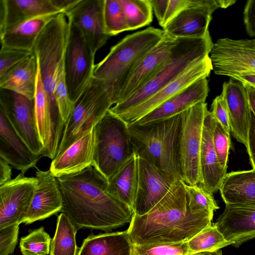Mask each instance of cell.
<instances>
[{
    "label": "cell",
    "mask_w": 255,
    "mask_h": 255,
    "mask_svg": "<svg viewBox=\"0 0 255 255\" xmlns=\"http://www.w3.org/2000/svg\"><path fill=\"white\" fill-rule=\"evenodd\" d=\"M56 179L62 198L61 212L77 231L108 232L131 222V210L108 193L107 180L93 165Z\"/></svg>",
    "instance_id": "cell-1"
},
{
    "label": "cell",
    "mask_w": 255,
    "mask_h": 255,
    "mask_svg": "<svg viewBox=\"0 0 255 255\" xmlns=\"http://www.w3.org/2000/svg\"><path fill=\"white\" fill-rule=\"evenodd\" d=\"M213 215L192 207L185 183L177 179L148 212L132 214L127 231L134 245L185 242L211 225Z\"/></svg>",
    "instance_id": "cell-2"
},
{
    "label": "cell",
    "mask_w": 255,
    "mask_h": 255,
    "mask_svg": "<svg viewBox=\"0 0 255 255\" xmlns=\"http://www.w3.org/2000/svg\"><path fill=\"white\" fill-rule=\"evenodd\" d=\"M128 125L135 155L172 178L182 180L178 157L181 114L148 124Z\"/></svg>",
    "instance_id": "cell-3"
},
{
    "label": "cell",
    "mask_w": 255,
    "mask_h": 255,
    "mask_svg": "<svg viewBox=\"0 0 255 255\" xmlns=\"http://www.w3.org/2000/svg\"><path fill=\"white\" fill-rule=\"evenodd\" d=\"M163 29L149 27L127 35L112 46L107 56L95 65L94 78L103 81L112 102L139 63L160 42Z\"/></svg>",
    "instance_id": "cell-4"
},
{
    "label": "cell",
    "mask_w": 255,
    "mask_h": 255,
    "mask_svg": "<svg viewBox=\"0 0 255 255\" xmlns=\"http://www.w3.org/2000/svg\"><path fill=\"white\" fill-rule=\"evenodd\" d=\"M210 33L197 38H177L167 62L144 85L109 112L119 116L148 100L197 60L208 56L213 46Z\"/></svg>",
    "instance_id": "cell-5"
},
{
    "label": "cell",
    "mask_w": 255,
    "mask_h": 255,
    "mask_svg": "<svg viewBox=\"0 0 255 255\" xmlns=\"http://www.w3.org/2000/svg\"><path fill=\"white\" fill-rule=\"evenodd\" d=\"M70 25V21L66 14L64 12L58 13L40 34L33 49L49 104L55 113L60 115L54 91L58 74L64 67Z\"/></svg>",
    "instance_id": "cell-6"
},
{
    "label": "cell",
    "mask_w": 255,
    "mask_h": 255,
    "mask_svg": "<svg viewBox=\"0 0 255 255\" xmlns=\"http://www.w3.org/2000/svg\"><path fill=\"white\" fill-rule=\"evenodd\" d=\"M93 133V165L108 181L135 154L128 125L109 111Z\"/></svg>",
    "instance_id": "cell-7"
},
{
    "label": "cell",
    "mask_w": 255,
    "mask_h": 255,
    "mask_svg": "<svg viewBox=\"0 0 255 255\" xmlns=\"http://www.w3.org/2000/svg\"><path fill=\"white\" fill-rule=\"evenodd\" d=\"M113 105L111 92L105 83L93 77L74 103L71 115L64 124L55 157L92 131Z\"/></svg>",
    "instance_id": "cell-8"
},
{
    "label": "cell",
    "mask_w": 255,
    "mask_h": 255,
    "mask_svg": "<svg viewBox=\"0 0 255 255\" xmlns=\"http://www.w3.org/2000/svg\"><path fill=\"white\" fill-rule=\"evenodd\" d=\"M205 102L198 103L181 113L178 157L182 180L187 185L201 183L200 155Z\"/></svg>",
    "instance_id": "cell-9"
},
{
    "label": "cell",
    "mask_w": 255,
    "mask_h": 255,
    "mask_svg": "<svg viewBox=\"0 0 255 255\" xmlns=\"http://www.w3.org/2000/svg\"><path fill=\"white\" fill-rule=\"evenodd\" d=\"M70 22L64 70L68 94L74 104L94 77L95 54L78 29Z\"/></svg>",
    "instance_id": "cell-10"
},
{
    "label": "cell",
    "mask_w": 255,
    "mask_h": 255,
    "mask_svg": "<svg viewBox=\"0 0 255 255\" xmlns=\"http://www.w3.org/2000/svg\"><path fill=\"white\" fill-rule=\"evenodd\" d=\"M234 0H190L189 5L163 28L165 33L175 38L204 37L213 12L235 4Z\"/></svg>",
    "instance_id": "cell-11"
},
{
    "label": "cell",
    "mask_w": 255,
    "mask_h": 255,
    "mask_svg": "<svg viewBox=\"0 0 255 255\" xmlns=\"http://www.w3.org/2000/svg\"><path fill=\"white\" fill-rule=\"evenodd\" d=\"M0 111L31 150L42 155L43 146L37 129L34 99L0 89Z\"/></svg>",
    "instance_id": "cell-12"
},
{
    "label": "cell",
    "mask_w": 255,
    "mask_h": 255,
    "mask_svg": "<svg viewBox=\"0 0 255 255\" xmlns=\"http://www.w3.org/2000/svg\"><path fill=\"white\" fill-rule=\"evenodd\" d=\"M217 75L229 77L244 72L255 73V47L253 39L220 38L209 54Z\"/></svg>",
    "instance_id": "cell-13"
},
{
    "label": "cell",
    "mask_w": 255,
    "mask_h": 255,
    "mask_svg": "<svg viewBox=\"0 0 255 255\" xmlns=\"http://www.w3.org/2000/svg\"><path fill=\"white\" fill-rule=\"evenodd\" d=\"M20 172L0 185V229L22 223L30 207L37 183L36 177Z\"/></svg>",
    "instance_id": "cell-14"
},
{
    "label": "cell",
    "mask_w": 255,
    "mask_h": 255,
    "mask_svg": "<svg viewBox=\"0 0 255 255\" xmlns=\"http://www.w3.org/2000/svg\"><path fill=\"white\" fill-rule=\"evenodd\" d=\"M212 70L209 55L201 58L154 96L119 117L128 124L135 122L194 82L207 78Z\"/></svg>",
    "instance_id": "cell-15"
},
{
    "label": "cell",
    "mask_w": 255,
    "mask_h": 255,
    "mask_svg": "<svg viewBox=\"0 0 255 255\" xmlns=\"http://www.w3.org/2000/svg\"><path fill=\"white\" fill-rule=\"evenodd\" d=\"M137 166V187L132 214L141 216L148 212L167 194L176 180L139 157Z\"/></svg>",
    "instance_id": "cell-16"
},
{
    "label": "cell",
    "mask_w": 255,
    "mask_h": 255,
    "mask_svg": "<svg viewBox=\"0 0 255 255\" xmlns=\"http://www.w3.org/2000/svg\"><path fill=\"white\" fill-rule=\"evenodd\" d=\"M104 4V0H80L64 12L80 31L95 54L111 37L105 31Z\"/></svg>",
    "instance_id": "cell-17"
},
{
    "label": "cell",
    "mask_w": 255,
    "mask_h": 255,
    "mask_svg": "<svg viewBox=\"0 0 255 255\" xmlns=\"http://www.w3.org/2000/svg\"><path fill=\"white\" fill-rule=\"evenodd\" d=\"M176 42L177 38L165 33L160 42L143 58L129 76L116 96L114 105L130 96L160 70L170 58Z\"/></svg>",
    "instance_id": "cell-18"
},
{
    "label": "cell",
    "mask_w": 255,
    "mask_h": 255,
    "mask_svg": "<svg viewBox=\"0 0 255 255\" xmlns=\"http://www.w3.org/2000/svg\"><path fill=\"white\" fill-rule=\"evenodd\" d=\"M236 248L255 238V202L227 204L214 223Z\"/></svg>",
    "instance_id": "cell-19"
},
{
    "label": "cell",
    "mask_w": 255,
    "mask_h": 255,
    "mask_svg": "<svg viewBox=\"0 0 255 255\" xmlns=\"http://www.w3.org/2000/svg\"><path fill=\"white\" fill-rule=\"evenodd\" d=\"M37 183L33 198L22 223L29 225L56 215L62 211L63 202L56 178L50 170L37 168Z\"/></svg>",
    "instance_id": "cell-20"
},
{
    "label": "cell",
    "mask_w": 255,
    "mask_h": 255,
    "mask_svg": "<svg viewBox=\"0 0 255 255\" xmlns=\"http://www.w3.org/2000/svg\"><path fill=\"white\" fill-rule=\"evenodd\" d=\"M216 120L211 112L205 110L200 155L201 183L200 185L212 194L220 189L227 170L220 164L213 140Z\"/></svg>",
    "instance_id": "cell-21"
},
{
    "label": "cell",
    "mask_w": 255,
    "mask_h": 255,
    "mask_svg": "<svg viewBox=\"0 0 255 255\" xmlns=\"http://www.w3.org/2000/svg\"><path fill=\"white\" fill-rule=\"evenodd\" d=\"M221 94L227 105L232 134L247 147L252 111L246 88L232 78L223 83Z\"/></svg>",
    "instance_id": "cell-22"
},
{
    "label": "cell",
    "mask_w": 255,
    "mask_h": 255,
    "mask_svg": "<svg viewBox=\"0 0 255 255\" xmlns=\"http://www.w3.org/2000/svg\"><path fill=\"white\" fill-rule=\"evenodd\" d=\"M41 156L31 150L0 111V158L25 173L36 167Z\"/></svg>",
    "instance_id": "cell-23"
},
{
    "label": "cell",
    "mask_w": 255,
    "mask_h": 255,
    "mask_svg": "<svg viewBox=\"0 0 255 255\" xmlns=\"http://www.w3.org/2000/svg\"><path fill=\"white\" fill-rule=\"evenodd\" d=\"M209 90L207 78H201L135 122L145 124L180 114L198 103L205 102Z\"/></svg>",
    "instance_id": "cell-24"
},
{
    "label": "cell",
    "mask_w": 255,
    "mask_h": 255,
    "mask_svg": "<svg viewBox=\"0 0 255 255\" xmlns=\"http://www.w3.org/2000/svg\"><path fill=\"white\" fill-rule=\"evenodd\" d=\"M93 130L52 159L49 170L56 178L79 172L93 165Z\"/></svg>",
    "instance_id": "cell-25"
},
{
    "label": "cell",
    "mask_w": 255,
    "mask_h": 255,
    "mask_svg": "<svg viewBox=\"0 0 255 255\" xmlns=\"http://www.w3.org/2000/svg\"><path fill=\"white\" fill-rule=\"evenodd\" d=\"M60 12L50 0H0V33L31 18Z\"/></svg>",
    "instance_id": "cell-26"
},
{
    "label": "cell",
    "mask_w": 255,
    "mask_h": 255,
    "mask_svg": "<svg viewBox=\"0 0 255 255\" xmlns=\"http://www.w3.org/2000/svg\"><path fill=\"white\" fill-rule=\"evenodd\" d=\"M58 13H49L31 18L0 33L1 48L17 49L33 52L39 35Z\"/></svg>",
    "instance_id": "cell-27"
},
{
    "label": "cell",
    "mask_w": 255,
    "mask_h": 255,
    "mask_svg": "<svg viewBox=\"0 0 255 255\" xmlns=\"http://www.w3.org/2000/svg\"><path fill=\"white\" fill-rule=\"evenodd\" d=\"M37 74V61L33 53L0 76V89L12 91L33 100Z\"/></svg>",
    "instance_id": "cell-28"
},
{
    "label": "cell",
    "mask_w": 255,
    "mask_h": 255,
    "mask_svg": "<svg viewBox=\"0 0 255 255\" xmlns=\"http://www.w3.org/2000/svg\"><path fill=\"white\" fill-rule=\"evenodd\" d=\"M133 249L126 230L90 235L83 241L77 255H133Z\"/></svg>",
    "instance_id": "cell-29"
},
{
    "label": "cell",
    "mask_w": 255,
    "mask_h": 255,
    "mask_svg": "<svg viewBox=\"0 0 255 255\" xmlns=\"http://www.w3.org/2000/svg\"><path fill=\"white\" fill-rule=\"evenodd\" d=\"M219 190L225 204L255 202V170L227 173Z\"/></svg>",
    "instance_id": "cell-30"
},
{
    "label": "cell",
    "mask_w": 255,
    "mask_h": 255,
    "mask_svg": "<svg viewBox=\"0 0 255 255\" xmlns=\"http://www.w3.org/2000/svg\"><path fill=\"white\" fill-rule=\"evenodd\" d=\"M137 181V156L135 154L108 181L107 190L132 211Z\"/></svg>",
    "instance_id": "cell-31"
},
{
    "label": "cell",
    "mask_w": 255,
    "mask_h": 255,
    "mask_svg": "<svg viewBox=\"0 0 255 255\" xmlns=\"http://www.w3.org/2000/svg\"><path fill=\"white\" fill-rule=\"evenodd\" d=\"M77 230L64 213L57 217L54 236L51 240L50 255H77Z\"/></svg>",
    "instance_id": "cell-32"
},
{
    "label": "cell",
    "mask_w": 255,
    "mask_h": 255,
    "mask_svg": "<svg viewBox=\"0 0 255 255\" xmlns=\"http://www.w3.org/2000/svg\"><path fill=\"white\" fill-rule=\"evenodd\" d=\"M190 255L203 252H214L232 245L214 224L206 227L188 241Z\"/></svg>",
    "instance_id": "cell-33"
},
{
    "label": "cell",
    "mask_w": 255,
    "mask_h": 255,
    "mask_svg": "<svg viewBox=\"0 0 255 255\" xmlns=\"http://www.w3.org/2000/svg\"><path fill=\"white\" fill-rule=\"evenodd\" d=\"M129 30L149 25L152 21L149 0H121Z\"/></svg>",
    "instance_id": "cell-34"
},
{
    "label": "cell",
    "mask_w": 255,
    "mask_h": 255,
    "mask_svg": "<svg viewBox=\"0 0 255 255\" xmlns=\"http://www.w3.org/2000/svg\"><path fill=\"white\" fill-rule=\"evenodd\" d=\"M104 20L106 32L111 37L129 30L121 0H104Z\"/></svg>",
    "instance_id": "cell-35"
},
{
    "label": "cell",
    "mask_w": 255,
    "mask_h": 255,
    "mask_svg": "<svg viewBox=\"0 0 255 255\" xmlns=\"http://www.w3.org/2000/svg\"><path fill=\"white\" fill-rule=\"evenodd\" d=\"M51 238L41 227L20 239L19 248L23 255H47L50 254Z\"/></svg>",
    "instance_id": "cell-36"
},
{
    "label": "cell",
    "mask_w": 255,
    "mask_h": 255,
    "mask_svg": "<svg viewBox=\"0 0 255 255\" xmlns=\"http://www.w3.org/2000/svg\"><path fill=\"white\" fill-rule=\"evenodd\" d=\"M187 242L134 245L133 255H189Z\"/></svg>",
    "instance_id": "cell-37"
},
{
    "label": "cell",
    "mask_w": 255,
    "mask_h": 255,
    "mask_svg": "<svg viewBox=\"0 0 255 255\" xmlns=\"http://www.w3.org/2000/svg\"><path fill=\"white\" fill-rule=\"evenodd\" d=\"M54 96L61 116L65 124L71 115L74 104L71 100L68 94L64 67L60 71L57 77Z\"/></svg>",
    "instance_id": "cell-38"
},
{
    "label": "cell",
    "mask_w": 255,
    "mask_h": 255,
    "mask_svg": "<svg viewBox=\"0 0 255 255\" xmlns=\"http://www.w3.org/2000/svg\"><path fill=\"white\" fill-rule=\"evenodd\" d=\"M190 204L199 209L214 212L220 207L213 194L205 190L200 184L189 185L185 183Z\"/></svg>",
    "instance_id": "cell-39"
},
{
    "label": "cell",
    "mask_w": 255,
    "mask_h": 255,
    "mask_svg": "<svg viewBox=\"0 0 255 255\" xmlns=\"http://www.w3.org/2000/svg\"><path fill=\"white\" fill-rule=\"evenodd\" d=\"M213 140L219 162L221 166L227 170L228 155L231 143L230 133L228 132L216 121Z\"/></svg>",
    "instance_id": "cell-40"
},
{
    "label": "cell",
    "mask_w": 255,
    "mask_h": 255,
    "mask_svg": "<svg viewBox=\"0 0 255 255\" xmlns=\"http://www.w3.org/2000/svg\"><path fill=\"white\" fill-rule=\"evenodd\" d=\"M33 53L32 52L27 50L0 48V76Z\"/></svg>",
    "instance_id": "cell-41"
},
{
    "label": "cell",
    "mask_w": 255,
    "mask_h": 255,
    "mask_svg": "<svg viewBox=\"0 0 255 255\" xmlns=\"http://www.w3.org/2000/svg\"><path fill=\"white\" fill-rule=\"evenodd\" d=\"M19 224L0 229V255H12L17 243Z\"/></svg>",
    "instance_id": "cell-42"
},
{
    "label": "cell",
    "mask_w": 255,
    "mask_h": 255,
    "mask_svg": "<svg viewBox=\"0 0 255 255\" xmlns=\"http://www.w3.org/2000/svg\"><path fill=\"white\" fill-rule=\"evenodd\" d=\"M211 109V112L216 121L219 122L228 132L230 133L229 111L226 100L222 94L213 100Z\"/></svg>",
    "instance_id": "cell-43"
},
{
    "label": "cell",
    "mask_w": 255,
    "mask_h": 255,
    "mask_svg": "<svg viewBox=\"0 0 255 255\" xmlns=\"http://www.w3.org/2000/svg\"><path fill=\"white\" fill-rule=\"evenodd\" d=\"M243 15L248 34L255 38V0H249L246 2Z\"/></svg>",
    "instance_id": "cell-44"
},
{
    "label": "cell",
    "mask_w": 255,
    "mask_h": 255,
    "mask_svg": "<svg viewBox=\"0 0 255 255\" xmlns=\"http://www.w3.org/2000/svg\"><path fill=\"white\" fill-rule=\"evenodd\" d=\"M190 0H169L163 27L181 11L186 8Z\"/></svg>",
    "instance_id": "cell-45"
},
{
    "label": "cell",
    "mask_w": 255,
    "mask_h": 255,
    "mask_svg": "<svg viewBox=\"0 0 255 255\" xmlns=\"http://www.w3.org/2000/svg\"><path fill=\"white\" fill-rule=\"evenodd\" d=\"M246 148L253 169L255 170V116L252 112L251 113L248 136V144Z\"/></svg>",
    "instance_id": "cell-46"
},
{
    "label": "cell",
    "mask_w": 255,
    "mask_h": 255,
    "mask_svg": "<svg viewBox=\"0 0 255 255\" xmlns=\"http://www.w3.org/2000/svg\"><path fill=\"white\" fill-rule=\"evenodd\" d=\"M152 10L160 26L163 27L169 0H149Z\"/></svg>",
    "instance_id": "cell-47"
},
{
    "label": "cell",
    "mask_w": 255,
    "mask_h": 255,
    "mask_svg": "<svg viewBox=\"0 0 255 255\" xmlns=\"http://www.w3.org/2000/svg\"><path fill=\"white\" fill-rule=\"evenodd\" d=\"M229 77L242 83L255 87V73L254 72H240L231 75Z\"/></svg>",
    "instance_id": "cell-48"
},
{
    "label": "cell",
    "mask_w": 255,
    "mask_h": 255,
    "mask_svg": "<svg viewBox=\"0 0 255 255\" xmlns=\"http://www.w3.org/2000/svg\"><path fill=\"white\" fill-rule=\"evenodd\" d=\"M11 167L6 161L0 158V185L11 179Z\"/></svg>",
    "instance_id": "cell-49"
},
{
    "label": "cell",
    "mask_w": 255,
    "mask_h": 255,
    "mask_svg": "<svg viewBox=\"0 0 255 255\" xmlns=\"http://www.w3.org/2000/svg\"><path fill=\"white\" fill-rule=\"evenodd\" d=\"M54 7L61 12H65L76 5L80 0H50Z\"/></svg>",
    "instance_id": "cell-50"
},
{
    "label": "cell",
    "mask_w": 255,
    "mask_h": 255,
    "mask_svg": "<svg viewBox=\"0 0 255 255\" xmlns=\"http://www.w3.org/2000/svg\"><path fill=\"white\" fill-rule=\"evenodd\" d=\"M246 88L251 110L255 116V87L243 84Z\"/></svg>",
    "instance_id": "cell-51"
},
{
    "label": "cell",
    "mask_w": 255,
    "mask_h": 255,
    "mask_svg": "<svg viewBox=\"0 0 255 255\" xmlns=\"http://www.w3.org/2000/svg\"><path fill=\"white\" fill-rule=\"evenodd\" d=\"M189 255H223L221 250L214 252H203Z\"/></svg>",
    "instance_id": "cell-52"
},
{
    "label": "cell",
    "mask_w": 255,
    "mask_h": 255,
    "mask_svg": "<svg viewBox=\"0 0 255 255\" xmlns=\"http://www.w3.org/2000/svg\"><path fill=\"white\" fill-rule=\"evenodd\" d=\"M254 45L255 47V38L253 39Z\"/></svg>",
    "instance_id": "cell-53"
}]
</instances>
